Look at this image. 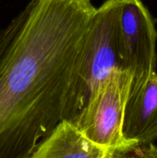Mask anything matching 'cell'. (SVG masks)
Returning a JSON list of instances; mask_svg holds the SVG:
<instances>
[{"mask_svg":"<svg viewBox=\"0 0 157 158\" xmlns=\"http://www.w3.org/2000/svg\"><path fill=\"white\" fill-rule=\"evenodd\" d=\"M91 0H31L0 29V158H32L89 97Z\"/></svg>","mask_w":157,"mask_h":158,"instance_id":"6da1fadb","label":"cell"},{"mask_svg":"<svg viewBox=\"0 0 157 158\" xmlns=\"http://www.w3.org/2000/svg\"><path fill=\"white\" fill-rule=\"evenodd\" d=\"M157 157V148L152 143H134L127 148L115 149L112 151V157Z\"/></svg>","mask_w":157,"mask_h":158,"instance_id":"52a82bcc","label":"cell"},{"mask_svg":"<svg viewBox=\"0 0 157 158\" xmlns=\"http://www.w3.org/2000/svg\"><path fill=\"white\" fill-rule=\"evenodd\" d=\"M112 153L88 138L72 121L62 120L37 147L32 158H111Z\"/></svg>","mask_w":157,"mask_h":158,"instance_id":"8992f818","label":"cell"},{"mask_svg":"<svg viewBox=\"0 0 157 158\" xmlns=\"http://www.w3.org/2000/svg\"><path fill=\"white\" fill-rule=\"evenodd\" d=\"M132 80L128 69H112L91 90L86 105L72 121L88 138L112 154L114 150L136 143L126 140L123 134Z\"/></svg>","mask_w":157,"mask_h":158,"instance_id":"7a4b0ae2","label":"cell"},{"mask_svg":"<svg viewBox=\"0 0 157 158\" xmlns=\"http://www.w3.org/2000/svg\"><path fill=\"white\" fill-rule=\"evenodd\" d=\"M123 134L125 138L140 143L157 138V73L137 90L129 92L125 108Z\"/></svg>","mask_w":157,"mask_h":158,"instance_id":"5b68a950","label":"cell"},{"mask_svg":"<svg viewBox=\"0 0 157 158\" xmlns=\"http://www.w3.org/2000/svg\"><path fill=\"white\" fill-rule=\"evenodd\" d=\"M126 0H106L94 14L86 63L89 95L112 69H122L121 18Z\"/></svg>","mask_w":157,"mask_h":158,"instance_id":"277c9868","label":"cell"},{"mask_svg":"<svg viewBox=\"0 0 157 158\" xmlns=\"http://www.w3.org/2000/svg\"><path fill=\"white\" fill-rule=\"evenodd\" d=\"M121 29L123 67L132 75V92L141 88L156 68L157 30L142 0H126Z\"/></svg>","mask_w":157,"mask_h":158,"instance_id":"3957f363","label":"cell"}]
</instances>
